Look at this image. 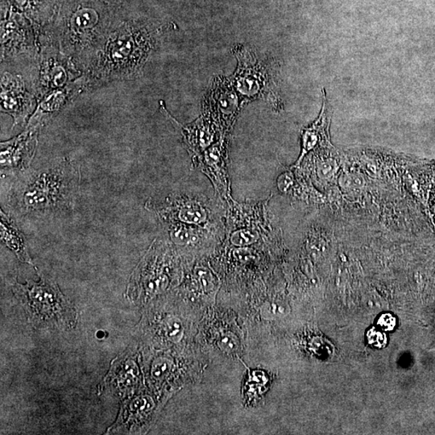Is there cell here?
<instances>
[{"label": "cell", "instance_id": "obj_20", "mask_svg": "<svg viewBox=\"0 0 435 435\" xmlns=\"http://www.w3.org/2000/svg\"><path fill=\"white\" fill-rule=\"evenodd\" d=\"M294 175L291 171L283 173L277 178V188L280 192L287 194L294 187Z\"/></svg>", "mask_w": 435, "mask_h": 435}, {"label": "cell", "instance_id": "obj_9", "mask_svg": "<svg viewBox=\"0 0 435 435\" xmlns=\"http://www.w3.org/2000/svg\"><path fill=\"white\" fill-rule=\"evenodd\" d=\"M211 102L209 112L211 118L224 132H228L232 124H234L238 112H239V102L237 96L232 89L227 86H216L212 90Z\"/></svg>", "mask_w": 435, "mask_h": 435}, {"label": "cell", "instance_id": "obj_12", "mask_svg": "<svg viewBox=\"0 0 435 435\" xmlns=\"http://www.w3.org/2000/svg\"><path fill=\"white\" fill-rule=\"evenodd\" d=\"M325 105L319 118L311 127H307L301 134V152L298 160L293 168H298L303 162L305 156L311 151L315 149L318 144H322L324 138H327L326 129L327 125V115L325 114Z\"/></svg>", "mask_w": 435, "mask_h": 435}, {"label": "cell", "instance_id": "obj_16", "mask_svg": "<svg viewBox=\"0 0 435 435\" xmlns=\"http://www.w3.org/2000/svg\"><path fill=\"white\" fill-rule=\"evenodd\" d=\"M162 332L168 340L173 344H178L184 337L182 322L177 317H168L162 323Z\"/></svg>", "mask_w": 435, "mask_h": 435}, {"label": "cell", "instance_id": "obj_19", "mask_svg": "<svg viewBox=\"0 0 435 435\" xmlns=\"http://www.w3.org/2000/svg\"><path fill=\"white\" fill-rule=\"evenodd\" d=\"M336 172L335 162L332 161H321L317 164V174L323 180L332 179Z\"/></svg>", "mask_w": 435, "mask_h": 435}, {"label": "cell", "instance_id": "obj_13", "mask_svg": "<svg viewBox=\"0 0 435 435\" xmlns=\"http://www.w3.org/2000/svg\"><path fill=\"white\" fill-rule=\"evenodd\" d=\"M115 368L112 370L111 381L115 383L117 385L115 388L121 394H127L140 383V372L133 359L125 358Z\"/></svg>", "mask_w": 435, "mask_h": 435}, {"label": "cell", "instance_id": "obj_15", "mask_svg": "<svg viewBox=\"0 0 435 435\" xmlns=\"http://www.w3.org/2000/svg\"><path fill=\"white\" fill-rule=\"evenodd\" d=\"M193 278L203 292L210 294L216 291L219 286V280L214 272L207 267L196 266L193 271Z\"/></svg>", "mask_w": 435, "mask_h": 435}, {"label": "cell", "instance_id": "obj_1", "mask_svg": "<svg viewBox=\"0 0 435 435\" xmlns=\"http://www.w3.org/2000/svg\"><path fill=\"white\" fill-rule=\"evenodd\" d=\"M16 178L8 194L9 211L19 216H42L74 207L81 173L72 161L64 160Z\"/></svg>", "mask_w": 435, "mask_h": 435}, {"label": "cell", "instance_id": "obj_14", "mask_svg": "<svg viewBox=\"0 0 435 435\" xmlns=\"http://www.w3.org/2000/svg\"><path fill=\"white\" fill-rule=\"evenodd\" d=\"M154 407L153 399L149 395H141L133 398L130 402L125 403L124 412L119 420L120 426L118 427L125 428V430L127 427L132 429L138 419H141L142 417L153 411Z\"/></svg>", "mask_w": 435, "mask_h": 435}, {"label": "cell", "instance_id": "obj_21", "mask_svg": "<svg viewBox=\"0 0 435 435\" xmlns=\"http://www.w3.org/2000/svg\"><path fill=\"white\" fill-rule=\"evenodd\" d=\"M340 185L345 189L356 190L363 187V178L356 174H346L340 178Z\"/></svg>", "mask_w": 435, "mask_h": 435}, {"label": "cell", "instance_id": "obj_3", "mask_svg": "<svg viewBox=\"0 0 435 435\" xmlns=\"http://www.w3.org/2000/svg\"><path fill=\"white\" fill-rule=\"evenodd\" d=\"M177 248L168 238H156L131 277L129 292L144 298L164 294L173 281Z\"/></svg>", "mask_w": 435, "mask_h": 435}, {"label": "cell", "instance_id": "obj_4", "mask_svg": "<svg viewBox=\"0 0 435 435\" xmlns=\"http://www.w3.org/2000/svg\"><path fill=\"white\" fill-rule=\"evenodd\" d=\"M145 208L158 217L162 225L184 224L225 233V226H219L221 219L209 202L187 195H171L162 202L149 199Z\"/></svg>", "mask_w": 435, "mask_h": 435}, {"label": "cell", "instance_id": "obj_6", "mask_svg": "<svg viewBox=\"0 0 435 435\" xmlns=\"http://www.w3.org/2000/svg\"><path fill=\"white\" fill-rule=\"evenodd\" d=\"M197 168L210 178L220 199L225 203L232 200L231 183L227 169L228 152L225 136L193 159Z\"/></svg>", "mask_w": 435, "mask_h": 435}, {"label": "cell", "instance_id": "obj_8", "mask_svg": "<svg viewBox=\"0 0 435 435\" xmlns=\"http://www.w3.org/2000/svg\"><path fill=\"white\" fill-rule=\"evenodd\" d=\"M211 120L205 115L192 124L182 127L184 141L192 155V159L200 156L206 149L225 136L217 134L218 131L223 133L224 132L220 129L216 122Z\"/></svg>", "mask_w": 435, "mask_h": 435}, {"label": "cell", "instance_id": "obj_22", "mask_svg": "<svg viewBox=\"0 0 435 435\" xmlns=\"http://www.w3.org/2000/svg\"><path fill=\"white\" fill-rule=\"evenodd\" d=\"M367 338L369 344L377 347L383 348L387 344V337L385 335L381 332H378L376 329L369 330Z\"/></svg>", "mask_w": 435, "mask_h": 435}, {"label": "cell", "instance_id": "obj_23", "mask_svg": "<svg viewBox=\"0 0 435 435\" xmlns=\"http://www.w3.org/2000/svg\"><path fill=\"white\" fill-rule=\"evenodd\" d=\"M378 325L387 332H390L396 326V318L390 314L382 315L378 319Z\"/></svg>", "mask_w": 435, "mask_h": 435}, {"label": "cell", "instance_id": "obj_2", "mask_svg": "<svg viewBox=\"0 0 435 435\" xmlns=\"http://www.w3.org/2000/svg\"><path fill=\"white\" fill-rule=\"evenodd\" d=\"M13 293L24 307L28 320L37 327L71 329L77 323L76 309L53 279L40 276L39 282H16Z\"/></svg>", "mask_w": 435, "mask_h": 435}, {"label": "cell", "instance_id": "obj_18", "mask_svg": "<svg viewBox=\"0 0 435 435\" xmlns=\"http://www.w3.org/2000/svg\"><path fill=\"white\" fill-rule=\"evenodd\" d=\"M218 345L225 352L235 353L239 349V340L233 333L224 332L219 335Z\"/></svg>", "mask_w": 435, "mask_h": 435}, {"label": "cell", "instance_id": "obj_17", "mask_svg": "<svg viewBox=\"0 0 435 435\" xmlns=\"http://www.w3.org/2000/svg\"><path fill=\"white\" fill-rule=\"evenodd\" d=\"M173 361L169 357L156 358L151 366V376L154 381H163L172 373Z\"/></svg>", "mask_w": 435, "mask_h": 435}, {"label": "cell", "instance_id": "obj_5", "mask_svg": "<svg viewBox=\"0 0 435 435\" xmlns=\"http://www.w3.org/2000/svg\"><path fill=\"white\" fill-rule=\"evenodd\" d=\"M39 126H29L20 136L1 143L2 176L16 177L27 171L36 153Z\"/></svg>", "mask_w": 435, "mask_h": 435}, {"label": "cell", "instance_id": "obj_10", "mask_svg": "<svg viewBox=\"0 0 435 435\" xmlns=\"http://www.w3.org/2000/svg\"><path fill=\"white\" fill-rule=\"evenodd\" d=\"M239 69L236 75V84L242 95L256 97L263 94L268 86V76L259 62L243 61L239 58Z\"/></svg>", "mask_w": 435, "mask_h": 435}, {"label": "cell", "instance_id": "obj_11", "mask_svg": "<svg viewBox=\"0 0 435 435\" xmlns=\"http://www.w3.org/2000/svg\"><path fill=\"white\" fill-rule=\"evenodd\" d=\"M1 240L11 252H13L21 262L30 265L37 269V267L33 262L30 255L28 253L27 241L25 235L17 228L13 220L4 213L1 209Z\"/></svg>", "mask_w": 435, "mask_h": 435}, {"label": "cell", "instance_id": "obj_7", "mask_svg": "<svg viewBox=\"0 0 435 435\" xmlns=\"http://www.w3.org/2000/svg\"><path fill=\"white\" fill-rule=\"evenodd\" d=\"M163 227L169 236L168 239L180 250H195L211 247L224 236L222 232L195 225L169 224H163Z\"/></svg>", "mask_w": 435, "mask_h": 435}]
</instances>
